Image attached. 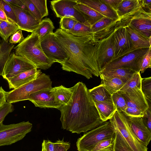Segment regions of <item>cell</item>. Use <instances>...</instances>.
<instances>
[{
	"label": "cell",
	"instance_id": "obj_1",
	"mask_svg": "<svg viewBox=\"0 0 151 151\" xmlns=\"http://www.w3.org/2000/svg\"><path fill=\"white\" fill-rule=\"evenodd\" d=\"M54 33L68 55L60 64L63 70L82 75L88 79L92 78L93 75L99 76L93 33L73 34L59 28Z\"/></svg>",
	"mask_w": 151,
	"mask_h": 151
},
{
	"label": "cell",
	"instance_id": "obj_2",
	"mask_svg": "<svg viewBox=\"0 0 151 151\" xmlns=\"http://www.w3.org/2000/svg\"><path fill=\"white\" fill-rule=\"evenodd\" d=\"M73 87L70 100L60 109V120L62 129L79 134L93 129L104 122L85 84L79 81Z\"/></svg>",
	"mask_w": 151,
	"mask_h": 151
},
{
	"label": "cell",
	"instance_id": "obj_3",
	"mask_svg": "<svg viewBox=\"0 0 151 151\" xmlns=\"http://www.w3.org/2000/svg\"><path fill=\"white\" fill-rule=\"evenodd\" d=\"M14 49L15 55L24 58L37 69L47 70L55 63L44 54L41 45L40 40L35 32L28 35Z\"/></svg>",
	"mask_w": 151,
	"mask_h": 151
},
{
	"label": "cell",
	"instance_id": "obj_4",
	"mask_svg": "<svg viewBox=\"0 0 151 151\" xmlns=\"http://www.w3.org/2000/svg\"><path fill=\"white\" fill-rule=\"evenodd\" d=\"M116 133V129L110 121L104 122L78 139L76 143L77 150L92 151L98 143L112 137Z\"/></svg>",
	"mask_w": 151,
	"mask_h": 151
},
{
	"label": "cell",
	"instance_id": "obj_5",
	"mask_svg": "<svg viewBox=\"0 0 151 151\" xmlns=\"http://www.w3.org/2000/svg\"><path fill=\"white\" fill-rule=\"evenodd\" d=\"M49 76L42 73L36 79L18 88L6 92V101L10 103L28 100L30 95L38 91L52 88Z\"/></svg>",
	"mask_w": 151,
	"mask_h": 151
},
{
	"label": "cell",
	"instance_id": "obj_6",
	"mask_svg": "<svg viewBox=\"0 0 151 151\" xmlns=\"http://www.w3.org/2000/svg\"><path fill=\"white\" fill-rule=\"evenodd\" d=\"M124 26H128L147 37H151V13L145 12L140 5L121 17Z\"/></svg>",
	"mask_w": 151,
	"mask_h": 151
},
{
	"label": "cell",
	"instance_id": "obj_7",
	"mask_svg": "<svg viewBox=\"0 0 151 151\" xmlns=\"http://www.w3.org/2000/svg\"><path fill=\"white\" fill-rule=\"evenodd\" d=\"M32 124L22 122L17 124L0 125V146L11 145L22 139L31 131Z\"/></svg>",
	"mask_w": 151,
	"mask_h": 151
},
{
	"label": "cell",
	"instance_id": "obj_8",
	"mask_svg": "<svg viewBox=\"0 0 151 151\" xmlns=\"http://www.w3.org/2000/svg\"><path fill=\"white\" fill-rule=\"evenodd\" d=\"M109 120L120 132L132 151H147V147L140 142L132 131L124 114L116 111Z\"/></svg>",
	"mask_w": 151,
	"mask_h": 151
},
{
	"label": "cell",
	"instance_id": "obj_9",
	"mask_svg": "<svg viewBox=\"0 0 151 151\" xmlns=\"http://www.w3.org/2000/svg\"><path fill=\"white\" fill-rule=\"evenodd\" d=\"M42 48L45 55L55 63H64L68 55L57 40L54 32L50 33L40 40Z\"/></svg>",
	"mask_w": 151,
	"mask_h": 151
},
{
	"label": "cell",
	"instance_id": "obj_10",
	"mask_svg": "<svg viewBox=\"0 0 151 151\" xmlns=\"http://www.w3.org/2000/svg\"><path fill=\"white\" fill-rule=\"evenodd\" d=\"M114 33L107 38L95 43L96 58L99 73L114 60Z\"/></svg>",
	"mask_w": 151,
	"mask_h": 151
},
{
	"label": "cell",
	"instance_id": "obj_11",
	"mask_svg": "<svg viewBox=\"0 0 151 151\" xmlns=\"http://www.w3.org/2000/svg\"><path fill=\"white\" fill-rule=\"evenodd\" d=\"M149 48L139 49L129 52L111 62L100 72L122 67L130 68L140 72L137 65L138 59L146 53Z\"/></svg>",
	"mask_w": 151,
	"mask_h": 151
},
{
	"label": "cell",
	"instance_id": "obj_12",
	"mask_svg": "<svg viewBox=\"0 0 151 151\" xmlns=\"http://www.w3.org/2000/svg\"><path fill=\"white\" fill-rule=\"evenodd\" d=\"M50 3L51 8L57 17H73L88 26L82 15L74 7L77 3V0H55Z\"/></svg>",
	"mask_w": 151,
	"mask_h": 151
},
{
	"label": "cell",
	"instance_id": "obj_13",
	"mask_svg": "<svg viewBox=\"0 0 151 151\" xmlns=\"http://www.w3.org/2000/svg\"><path fill=\"white\" fill-rule=\"evenodd\" d=\"M113 44V60L129 52L137 49L134 47L125 27L122 22L121 25L114 32Z\"/></svg>",
	"mask_w": 151,
	"mask_h": 151
},
{
	"label": "cell",
	"instance_id": "obj_14",
	"mask_svg": "<svg viewBox=\"0 0 151 151\" xmlns=\"http://www.w3.org/2000/svg\"><path fill=\"white\" fill-rule=\"evenodd\" d=\"M36 68L24 58L15 55L14 52L10 54L4 68L2 76L6 80L27 71Z\"/></svg>",
	"mask_w": 151,
	"mask_h": 151
},
{
	"label": "cell",
	"instance_id": "obj_15",
	"mask_svg": "<svg viewBox=\"0 0 151 151\" xmlns=\"http://www.w3.org/2000/svg\"><path fill=\"white\" fill-rule=\"evenodd\" d=\"M8 4L15 13L17 25L19 29L32 33L35 32L40 22L35 19L28 11Z\"/></svg>",
	"mask_w": 151,
	"mask_h": 151
},
{
	"label": "cell",
	"instance_id": "obj_16",
	"mask_svg": "<svg viewBox=\"0 0 151 151\" xmlns=\"http://www.w3.org/2000/svg\"><path fill=\"white\" fill-rule=\"evenodd\" d=\"M126 116L129 127L136 138L147 147L151 139V132L144 124L142 117Z\"/></svg>",
	"mask_w": 151,
	"mask_h": 151
},
{
	"label": "cell",
	"instance_id": "obj_17",
	"mask_svg": "<svg viewBox=\"0 0 151 151\" xmlns=\"http://www.w3.org/2000/svg\"><path fill=\"white\" fill-rule=\"evenodd\" d=\"M125 100L127 107L136 108L146 111L149 105L141 88L136 87L120 92Z\"/></svg>",
	"mask_w": 151,
	"mask_h": 151
},
{
	"label": "cell",
	"instance_id": "obj_18",
	"mask_svg": "<svg viewBox=\"0 0 151 151\" xmlns=\"http://www.w3.org/2000/svg\"><path fill=\"white\" fill-rule=\"evenodd\" d=\"M51 89L40 90L31 94L29 100L35 106L40 108H52L59 110L61 107L56 102L55 98L50 91Z\"/></svg>",
	"mask_w": 151,
	"mask_h": 151
},
{
	"label": "cell",
	"instance_id": "obj_19",
	"mask_svg": "<svg viewBox=\"0 0 151 151\" xmlns=\"http://www.w3.org/2000/svg\"><path fill=\"white\" fill-rule=\"evenodd\" d=\"M42 73L41 70L35 68L19 74L6 80L9 89H14L36 79Z\"/></svg>",
	"mask_w": 151,
	"mask_h": 151
},
{
	"label": "cell",
	"instance_id": "obj_20",
	"mask_svg": "<svg viewBox=\"0 0 151 151\" xmlns=\"http://www.w3.org/2000/svg\"><path fill=\"white\" fill-rule=\"evenodd\" d=\"M77 1L90 7L105 17L114 20L119 18L116 12L101 0H77Z\"/></svg>",
	"mask_w": 151,
	"mask_h": 151
},
{
	"label": "cell",
	"instance_id": "obj_21",
	"mask_svg": "<svg viewBox=\"0 0 151 151\" xmlns=\"http://www.w3.org/2000/svg\"><path fill=\"white\" fill-rule=\"evenodd\" d=\"M74 7L81 14L87 24L90 27L105 17L93 9L81 3H77Z\"/></svg>",
	"mask_w": 151,
	"mask_h": 151
},
{
	"label": "cell",
	"instance_id": "obj_22",
	"mask_svg": "<svg viewBox=\"0 0 151 151\" xmlns=\"http://www.w3.org/2000/svg\"><path fill=\"white\" fill-rule=\"evenodd\" d=\"M124 26L134 48L138 49L151 47V37H147L129 26Z\"/></svg>",
	"mask_w": 151,
	"mask_h": 151
},
{
	"label": "cell",
	"instance_id": "obj_23",
	"mask_svg": "<svg viewBox=\"0 0 151 151\" xmlns=\"http://www.w3.org/2000/svg\"><path fill=\"white\" fill-rule=\"evenodd\" d=\"M50 91L56 102L61 107L70 100L73 93V87L67 88L61 85L52 88Z\"/></svg>",
	"mask_w": 151,
	"mask_h": 151
},
{
	"label": "cell",
	"instance_id": "obj_24",
	"mask_svg": "<svg viewBox=\"0 0 151 151\" xmlns=\"http://www.w3.org/2000/svg\"><path fill=\"white\" fill-rule=\"evenodd\" d=\"M103 122H106L113 116L117 109L112 99L102 102H94Z\"/></svg>",
	"mask_w": 151,
	"mask_h": 151
},
{
	"label": "cell",
	"instance_id": "obj_25",
	"mask_svg": "<svg viewBox=\"0 0 151 151\" xmlns=\"http://www.w3.org/2000/svg\"><path fill=\"white\" fill-rule=\"evenodd\" d=\"M137 72L129 68L122 67L100 72V77L116 78L125 83L135 73Z\"/></svg>",
	"mask_w": 151,
	"mask_h": 151
},
{
	"label": "cell",
	"instance_id": "obj_26",
	"mask_svg": "<svg viewBox=\"0 0 151 151\" xmlns=\"http://www.w3.org/2000/svg\"><path fill=\"white\" fill-rule=\"evenodd\" d=\"M122 24L120 18L113 22L102 29L93 33L94 41L96 43L109 36Z\"/></svg>",
	"mask_w": 151,
	"mask_h": 151
},
{
	"label": "cell",
	"instance_id": "obj_27",
	"mask_svg": "<svg viewBox=\"0 0 151 151\" xmlns=\"http://www.w3.org/2000/svg\"><path fill=\"white\" fill-rule=\"evenodd\" d=\"M101 85L111 94L119 91L125 83L116 78L100 77Z\"/></svg>",
	"mask_w": 151,
	"mask_h": 151
},
{
	"label": "cell",
	"instance_id": "obj_28",
	"mask_svg": "<svg viewBox=\"0 0 151 151\" xmlns=\"http://www.w3.org/2000/svg\"><path fill=\"white\" fill-rule=\"evenodd\" d=\"M14 45L6 42L1 41L0 47V76H2L5 66L8 60Z\"/></svg>",
	"mask_w": 151,
	"mask_h": 151
},
{
	"label": "cell",
	"instance_id": "obj_29",
	"mask_svg": "<svg viewBox=\"0 0 151 151\" xmlns=\"http://www.w3.org/2000/svg\"><path fill=\"white\" fill-rule=\"evenodd\" d=\"M89 90L94 102H102L112 99V95L101 84Z\"/></svg>",
	"mask_w": 151,
	"mask_h": 151
},
{
	"label": "cell",
	"instance_id": "obj_30",
	"mask_svg": "<svg viewBox=\"0 0 151 151\" xmlns=\"http://www.w3.org/2000/svg\"><path fill=\"white\" fill-rule=\"evenodd\" d=\"M140 5L139 0H122L116 13L119 18L129 13Z\"/></svg>",
	"mask_w": 151,
	"mask_h": 151
},
{
	"label": "cell",
	"instance_id": "obj_31",
	"mask_svg": "<svg viewBox=\"0 0 151 151\" xmlns=\"http://www.w3.org/2000/svg\"><path fill=\"white\" fill-rule=\"evenodd\" d=\"M55 27L51 19L46 18L41 20L35 32L37 34L40 40L50 33L53 32Z\"/></svg>",
	"mask_w": 151,
	"mask_h": 151
},
{
	"label": "cell",
	"instance_id": "obj_32",
	"mask_svg": "<svg viewBox=\"0 0 151 151\" xmlns=\"http://www.w3.org/2000/svg\"><path fill=\"white\" fill-rule=\"evenodd\" d=\"M19 30L17 25L0 19V36L5 41H8L9 37Z\"/></svg>",
	"mask_w": 151,
	"mask_h": 151
},
{
	"label": "cell",
	"instance_id": "obj_33",
	"mask_svg": "<svg viewBox=\"0 0 151 151\" xmlns=\"http://www.w3.org/2000/svg\"><path fill=\"white\" fill-rule=\"evenodd\" d=\"M141 78L139 72L134 73L125 83L121 88L118 92H123L128 89L136 87L141 88Z\"/></svg>",
	"mask_w": 151,
	"mask_h": 151
},
{
	"label": "cell",
	"instance_id": "obj_34",
	"mask_svg": "<svg viewBox=\"0 0 151 151\" xmlns=\"http://www.w3.org/2000/svg\"><path fill=\"white\" fill-rule=\"evenodd\" d=\"M137 65L140 72L143 73L147 68L151 67V47L146 53L138 59Z\"/></svg>",
	"mask_w": 151,
	"mask_h": 151
},
{
	"label": "cell",
	"instance_id": "obj_35",
	"mask_svg": "<svg viewBox=\"0 0 151 151\" xmlns=\"http://www.w3.org/2000/svg\"><path fill=\"white\" fill-rule=\"evenodd\" d=\"M116 135L98 143L92 151H114Z\"/></svg>",
	"mask_w": 151,
	"mask_h": 151
},
{
	"label": "cell",
	"instance_id": "obj_36",
	"mask_svg": "<svg viewBox=\"0 0 151 151\" xmlns=\"http://www.w3.org/2000/svg\"><path fill=\"white\" fill-rule=\"evenodd\" d=\"M112 99L117 111L124 113L127 108L125 99L122 94L118 92L112 95Z\"/></svg>",
	"mask_w": 151,
	"mask_h": 151
},
{
	"label": "cell",
	"instance_id": "obj_37",
	"mask_svg": "<svg viewBox=\"0 0 151 151\" xmlns=\"http://www.w3.org/2000/svg\"><path fill=\"white\" fill-rule=\"evenodd\" d=\"M114 151H132L120 132L116 129Z\"/></svg>",
	"mask_w": 151,
	"mask_h": 151
},
{
	"label": "cell",
	"instance_id": "obj_38",
	"mask_svg": "<svg viewBox=\"0 0 151 151\" xmlns=\"http://www.w3.org/2000/svg\"><path fill=\"white\" fill-rule=\"evenodd\" d=\"M141 90L147 101L148 105L151 102V77L142 78Z\"/></svg>",
	"mask_w": 151,
	"mask_h": 151
},
{
	"label": "cell",
	"instance_id": "obj_39",
	"mask_svg": "<svg viewBox=\"0 0 151 151\" xmlns=\"http://www.w3.org/2000/svg\"><path fill=\"white\" fill-rule=\"evenodd\" d=\"M66 32L73 34H85L92 32L90 27L78 21L71 30Z\"/></svg>",
	"mask_w": 151,
	"mask_h": 151
},
{
	"label": "cell",
	"instance_id": "obj_40",
	"mask_svg": "<svg viewBox=\"0 0 151 151\" xmlns=\"http://www.w3.org/2000/svg\"><path fill=\"white\" fill-rule=\"evenodd\" d=\"M78 21L73 17H64L60 22V29L66 31L71 30Z\"/></svg>",
	"mask_w": 151,
	"mask_h": 151
},
{
	"label": "cell",
	"instance_id": "obj_41",
	"mask_svg": "<svg viewBox=\"0 0 151 151\" xmlns=\"http://www.w3.org/2000/svg\"><path fill=\"white\" fill-rule=\"evenodd\" d=\"M30 1L35 6L42 18L48 15L46 0H30Z\"/></svg>",
	"mask_w": 151,
	"mask_h": 151
},
{
	"label": "cell",
	"instance_id": "obj_42",
	"mask_svg": "<svg viewBox=\"0 0 151 151\" xmlns=\"http://www.w3.org/2000/svg\"><path fill=\"white\" fill-rule=\"evenodd\" d=\"M27 8L28 12L36 20L41 22L42 18L40 13L30 0H22Z\"/></svg>",
	"mask_w": 151,
	"mask_h": 151
},
{
	"label": "cell",
	"instance_id": "obj_43",
	"mask_svg": "<svg viewBox=\"0 0 151 151\" xmlns=\"http://www.w3.org/2000/svg\"><path fill=\"white\" fill-rule=\"evenodd\" d=\"M114 20L107 17H104L91 27L92 32L94 33L102 29Z\"/></svg>",
	"mask_w": 151,
	"mask_h": 151
},
{
	"label": "cell",
	"instance_id": "obj_44",
	"mask_svg": "<svg viewBox=\"0 0 151 151\" xmlns=\"http://www.w3.org/2000/svg\"><path fill=\"white\" fill-rule=\"evenodd\" d=\"M14 110V106L12 104L6 101L0 107V125L3 123L6 116Z\"/></svg>",
	"mask_w": 151,
	"mask_h": 151
},
{
	"label": "cell",
	"instance_id": "obj_45",
	"mask_svg": "<svg viewBox=\"0 0 151 151\" xmlns=\"http://www.w3.org/2000/svg\"><path fill=\"white\" fill-rule=\"evenodd\" d=\"M1 2L4 10L7 16L17 25V19L13 9L4 0H1Z\"/></svg>",
	"mask_w": 151,
	"mask_h": 151
},
{
	"label": "cell",
	"instance_id": "obj_46",
	"mask_svg": "<svg viewBox=\"0 0 151 151\" xmlns=\"http://www.w3.org/2000/svg\"><path fill=\"white\" fill-rule=\"evenodd\" d=\"M145 111L138 109L127 107L124 114L126 116L133 117H142Z\"/></svg>",
	"mask_w": 151,
	"mask_h": 151
},
{
	"label": "cell",
	"instance_id": "obj_47",
	"mask_svg": "<svg viewBox=\"0 0 151 151\" xmlns=\"http://www.w3.org/2000/svg\"><path fill=\"white\" fill-rule=\"evenodd\" d=\"M55 143L54 151H67L70 147V143L64 141L63 139L62 140L59 139Z\"/></svg>",
	"mask_w": 151,
	"mask_h": 151
},
{
	"label": "cell",
	"instance_id": "obj_48",
	"mask_svg": "<svg viewBox=\"0 0 151 151\" xmlns=\"http://www.w3.org/2000/svg\"><path fill=\"white\" fill-rule=\"evenodd\" d=\"M148 105L149 108L145 111L142 118L144 124L151 132V105Z\"/></svg>",
	"mask_w": 151,
	"mask_h": 151
},
{
	"label": "cell",
	"instance_id": "obj_49",
	"mask_svg": "<svg viewBox=\"0 0 151 151\" xmlns=\"http://www.w3.org/2000/svg\"><path fill=\"white\" fill-rule=\"evenodd\" d=\"M24 39L22 34V30H19L15 32L10 37L9 43L12 44L20 43Z\"/></svg>",
	"mask_w": 151,
	"mask_h": 151
},
{
	"label": "cell",
	"instance_id": "obj_50",
	"mask_svg": "<svg viewBox=\"0 0 151 151\" xmlns=\"http://www.w3.org/2000/svg\"><path fill=\"white\" fill-rule=\"evenodd\" d=\"M55 145V143L49 140H44L42 145V151H54Z\"/></svg>",
	"mask_w": 151,
	"mask_h": 151
},
{
	"label": "cell",
	"instance_id": "obj_51",
	"mask_svg": "<svg viewBox=\"0 0 151 151\" xmlns=\"http://www.w3.org/2000/svg\"><path fill=\"white\" fill-rule=\"evenodd\" d=\"M102 1L116 13L119 4L122 0H101Z\"/></svg>",
	"mask_w": 151,
	"mask_h": 151
},
{
	"label": "cell",
	"instance_id": "obj_52",
	"mask_svg": "<svg viewBox=\"0 0 151 151\" xmlns=\"http://www.w3.org/2000/svg\"><path fill=\"white\" fill-rule=\"evenodd\" d=\"M4 0L9 4L19 7L28 11L27 7L23 2L22 0Z\"/></svg>",
	"mask_w": 151,
	"mask_h": 151
},
{
	"label": "cell",
	"instance_id": "obj_53",
	"mask_svg": "<svg viewBox=\"0 0 151 151\" xmlns=\"http://www.w3.org/2000/svg\"><path fill=\"white\" fill-rule=\"evenodd\" d=\"M142 8L146 12L151 13V0H139Z\"/></svg>",
	"mask_w": 151,
	"mask_h": 151
},
{
	"label": "cell",
	"instance_id": "obj_54",
	"mask_svg": "<svg viewBox=\"0 0 151 151\" xmlns=\"http://www.w3.org/2000/svg\"><path fill=\"white\" fill-rule=\"evenodd\" d=\"M0 19L9 23L15 24L6 15L3 8L1 0H0Z\"/></svg>",
	"mask_w": 151,
	"mask_h": 151
},
{
	"label": "cell",
	"instance_id": "obj_55",
	"mask_svg": "<svg viewBox=\"0 0 151 151\" xmlns=\"http://www.w3.org/2000/svg\"><path fill=\"white\" fill-rule=\"evenodd\" d=\"M6 92L1 86L0 87V107L6 102Z\"/></svg>",
	"mask_w": 151,
	"mask_h": 151
},
{
	"label": "cell",
	"instance_id": "obj_56",
	"mask_svg": "<svg viewBox=\"0 0 151 151\" xmlns=\"http://www.w3.org/2000/svg\"><path fill=\"white\" fill-rule=\"evenodd\" d=\"M1 40H0V43H1Z\"/></svg>",
	"mask_w": 151,
	"mask_h": 151
}]
</instances>
